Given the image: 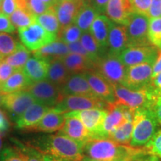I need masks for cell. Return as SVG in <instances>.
<instances>
[{
	"label": "cell",
	"mask_w": 161,
	"mask_h": 161,
	"mask_svg": "<svg viewBox=\"0 0 161 161\" xmlns=\"http://www.w3.org/2000/svg\"><path fill=\"white\" fill-rule=\"evenodd\" d=\"M84 158L91 161H132L136 156L148 152L118 143L107 138H91L84 145Z\"/></svg>",
	"instance_id": "obj_1"
},
{
	"label": "cell",
	"mask_w": 161,
	"mask_h": 161,
	"mask_svg": "<svg viewBox=\"0 0 161 161\" xmlns=\"http://www.w3.org/2000/svg\"><path fill=\"white\" fill-rule=\"evenodd\" d=\"M41 154L73 161H83L84 144L61 133L44 136L32 146Z\"/></svg>",
	"instance_id": "obj_2"
},
{
	"label": "cell",
	"mask_w": 161,
	"mask_h": 161,
	"mask_svg": "<svg viewBox=\"0 0 161 161\" xmlns=\"http://www.w3.org/2000/svg\"><path fill=\"white\" fill-rule=\"evenodd\" d=\"M116 102L133 110H152L158 92L152 84L143 90H131L121 84L113 85Z\"/></svg>",
	"instance_id": "obj_3"
},
{
	"label": "cell",
	"mask_w": 161,
	"mask_h": 161,
	"mask_svg": "<svg viewBox=\"0 0 161 161\" xmlns=\"http://www.w3.org/2000/svg\"><path fill=\"white\" fill-rule=\"evenodd\" d=\"M159 125L152 110H136L130 146L137 148L146 146L158 131Z\"/></svg>",
	"instance_id": "obj_4"
},
{
	"label": "cell",
	"mask_w": 161,
	"mask_h": 161,
	"mask_svg": "<svg viewBox=\"0 0 161 161\" xmlns=\"http://www.w3.org/2000/svg\"><path fill=\"white\" fill-rule=\"evenodd\" d=\"M93 69L112 85L124 84L127 67L116 56L107 53L94 63Z\"/></svg>",
	"instance_id": "obj_5"
},
{
	"label": "cell",
	"mask_w": 161,
	"mask_h": 161,
	"mask_svg": "<svg viewBox=\"0 0 161 161\" xmlns=\"http://www.w3.org/2000/svg\"><path fill=\"white\" fill-rule=\"evenodd\" d=\"M18 31L22 43L31 51H35L49 45L58 38L57 35L47 31L37 23L18 29Z\"/></svg>",
	"instance_id": "obj_6"
},
{
	"label": "cell",
	"mask_w": 161,
	"mask_h": 161,
	"mask_svg": "<svg viewBox=\"0 0 161 161\" xmlns=\"http://www.w3.org/2000/svg\"><path fill=\"white\" fill-rule=\"evenodd\" d=\"M100 138H107L128 121H134L135 110L118 102L109 104Z\"/></svg>",
	"instance_id": "obj_7"
},
{
	"label": "cell",
	"mask_w": 161,
	"mask_h": 161,
	"mask_svg": "<svg viewBox=\"0 0 161 161\" xmlns=\"http://www.w3.org/2000/svg\"><path fill=\"white\" fill-rule=\"evenodd\" d=\"M35 98L36 102L45 104L53 108L62 97L59 86L55 85L48 80H40L29 84L25 88Z\"/></svg>",
	"instance_id": "obj_8"
},
{
	"label": "cell",
	"mask_w": 161,
	"mask_h": 161,
	"mask_svg": "<svg viewBox=\"0 0 161 161\" xmlns=\"http://www.w3.org/2000/svg\"><path fill=\"white\" fill-rule=\"evenodd\" d=\"M108 110L92 108L68 112L66 117H75L79 119L90 132L91 138H100Z\"/></svg>",
	"instance_id": "obj_9"
},
{
	"label": "cell",
	"mask_w": 161,
	"mask_h": 161,
	"mask_svg": "<svg viewBox=\"0 0 161 161\" xmlns=\"http://www.w3.org/2000/svg\"><path fill=\"white\" fill-rule=\"evenodd\" d=\"M109 104L97 98L81 96H62L54 109L60 113H66L92 108L108 110Z\"/></svg>",
	"instance_id": "obj_10"
},
{
	"label": "cell",
	"mask_w": 161,
	"mask_h": 161,
	"mask_svg": "<svg viewBox=\"0 0 161 161\" xmlns=\"http://www.w3.org/2000/svg\"><path fill=\"white\" fill-rule=\"evenodd\" d=\"M149 17L133 13L126 25L128 46H142L151 45L148 38Z\"/></svg>",
	"instance_id": "obj_11"
},
{
	"label": "cell",
	"mask_w": 161,
	"mask_h": 161,
	"mask_svg": "<svg viewBox=\"0 0 161 161\" xmlns=\"http://www.w3.org/2000/svg\"><path fill=\"white\" fill-rule=\"evenodd\" d=\"M36 101L29 92L25 90L3 94L0 104L7 110L14 120H17Z\"/></svg>",
	"instance_id": "obj_12"
},
{
	"label": "cell",
	"mask_w": 161,
	"mask_h": 161,
	"mask_svg": "<svg viewBox=\"0 0 161 161\" xmlns=\"http://www.w3.org/2000/svg\"><path fill=\"white\" fill-rule=\"evenodd\" d=\"M154 63H143L127 67L123 86L131 90H143L152 84Z\"/></svg>",
	"instance_id": "obj_13"
},
{
	"label": "cell",
	"mask_w": 161,
	"mask_h": 161,
	"mask_svg": "<svg viewBox=\"0 0 161 161\" xmlns=\"http://www.w3.org/2000/svg\"><path fill=\"white\" fill-rule=\"evenodd\" d=\"M159 50L152 45L128 46L119 55V59L126 67L143 63H154Z\"/></svg>",
	"instance_id": "obj_14"
},
{
	"label": "cell",
	"mask_w": 161,
	"mask_h": 161,
	"mask_svg": "<svg viewBox=\"0 0 161 161\" xmlns=\"http://www.w3.org/2000/svg\"><path fill=\"white\" fill-rule=\"evenodd\" d=\"M84 74L96 98L108 104L116 102L114 86L105 78L94 69Z\"/></svg>",
	"instance_id": "obj_15"
},
{
	"label": "cell",
	"mask_w": 161,
	"mask_h": 161,
	"mask_svg": "<svg viewBox=\"0 0 161 161\" xmlns=\"http://www.w3.org/2000/svg\"><path fill=\"white\" fill-rule=\"evenodd\" d=\"M60 89L64 96H81L96 98L84 73L71 75Z\"/></svg>",
	"instance_id": "obj_16"
},
{
	"label": "cell",
	"mask_w": 161,
	"mask_h": 161,
	"mask_svg": "<svg viewBox=\"0 0 161 161\" xmlns=\"http://www.w3.org/2000/svg\"><path fill=\"white\" fill-rule=\"evenodd\" d=\"M133 13L130 0H110L105 14L113 23L126 26Z\"/></svg>",
	"instance_id": "obj_17"
},
{
	"label": "cell",
	"mask_w": 161,
	"mask_h": 161,
	"mask_svg": "<svg viewBox=\"0 0 161 161\" xmlns=\"http://www.w3.org/2000/svg\"><path fill=\"white\" fill-rule=\"evenodd\" d=\"M127 47L128 38L126 26L114 23L111 21L108 39V53L119 57Z\"/></svg>",
	"instance_id": "obj_18"
},
{
	"label": "cell",
	"mask_w": 161,
	"mask_h": 161,
	"mask_svg": "<svg viewBox=\"0 0 161 161\" xmlns=\"http://www.w3.org/2000/svg\"><path fill=\"white\" fill-rule=\"evenodd\" d=\"M85 3L82 0H65L54 6L60 23V29L74 23L78 12Z\"/></svg>",
	"instance_id": "obj_19"
},
{
	"label": "cell",
	"mask_w": 161,
	"mask_h": 161,
	"mask_svg": "<svg viewBox=\"0 0 161 161\" xmlns=\"http://www.w3.org/2000/svg\"><path fill=\"white\" fill-rule=\"evenodd\" d=\"M66 121L65 114L60 113L54 108H51L38 123L32 127L29 130L53 133L60 130Z\"/></svg>",
	"instance_id": "obj_20"
},
{
	"label": "cell",
	"mask_w": 161,
	"mask_h": 161,
	"mask_svg": "<svg viewBox=\"0 0 161 161\" xmlns=\"http://www.w3.org/2000/svg\"><path fill=\"white\" fill-rule=\"evenodd\" d=\"M51 108L45 104L35 102L17 120V127L22 129H31Z\"/></svg>",
	"instance_id": "obj_21"
},
{
	"label": "cell",
	"mask_w": 161,
	"mask_h": 161,
	"mask_svg": "<svg viewBox=\"0 0 161 161\" xmlns=\"http://www.w3.org/2000/svg\"><path fill=\"white\" fill-rule=\"evenodd\" d=\"M70 53L68 45L60 40H56L53 43L33 51L36 58L46 60L50 64L56 60H62Z\"/></svg>",
	"instance_id": "obj_22"
},
{
	"label": "cell",
	"mask_w": 161,
	"mask_h": 161,
	"mask_svg": "<svg viewBox=\"0 0 161 161\" xmlns=\"http://www.w3.org/2000/svg\"><path fill=\"white\" fill-rule=\"evenodd\" d=\"M60 133L81 144L91 139V135L80 121L75 117H66L65 123Z\"/></svg>",
	"instance_id": "obj_23"
},
{
	"label": "cell",
	"mask_w": 161,
	"mask_h": 161,
	"mask_svg": "<svg viewBox=\"0 0 161 161\" xmlns=\"http://www.w3.org/2000/svg\"><path fill=\"white\" fill-rule=\"evenodd\" d=\"M49 63L38 58H31L28 60L23 68L24 74L31 83L45 80L49 71Z\"/></svg>",
	"instance_id": "obj_24"
},
{
	"label": "cell",
	"mask_w": 161,
	"mask_h": 161,
	"mask_svg": "<svg viewBox=\"0 0 161 161\" xmlns=\"http://www.w3.org/2000/svg\"><path fill=\"white\" fill-rule=\"evenodd\" d=\"M111 20L104 14H99L92 22L90 32L102 49L108 52V39Z\"/></svg>",
	"instance_id": "obj_25"
},
{
	"label": "cell",
	"mask_w": 161,
	"mask_h": 161,
	"mask_svg": "<svg viewBox=\"0 0 161 161\" xmlns=\"http://www.w3.org/2000/svg\"><path fill=\"white\" fill-rule=\"evenodd\" d=\"M61 60L71 75L85 73L94 69V63L91 60L78 54L69 53Z\"/></svg>",
	"instance_id": "obj_26"
},
{
	"label": "cell",
	"mask_w": 161,
	"mask_h": 161,
	"mask_svg": "<svg viewBox=\"0 0 161 161\" xmlns=\"http://www.w3.org/2000/svg\"><path fill=\"white\" fill-rule=\"evenodd\" d=\"M30 84L23 69H17L5 81L0 84V93L3 95L24 90Z\"/></svg>",
	"instance_id": "obj_27"
},
{
	"label": "cell",
	"mask_w": 161,
	"mask_h": 161,
	"mask_svg": "<svg viewBox=\"0 0 161 161\" xmlns=\"http://www.w3.org/2000/svg\"><path fill=\"white\" fill-rule=\"evenodd\" d=\"M71 74L66 69L61 60H56L49 64V71L47 74V80L55 85L61 87Z\"/></svg>",
	"instance_id": "obj_28"
},
{
	"label": "cell",
	"mask_w": 161,
	"mask_h": 161,
	"mask_svg": "<svg viewBox=\"0 0 161 161\" xmlns=\"http://www.w3.org/2000/svg\"><path fill=\"white\" fill-rule=\"evenodd\" d=\"M99 14L88 3L84 4L76 16L74 24H75L82 32L89 31L92 22Z\"/></svg>",
	"instance_id": "obj_29"
},
{
	"label": "cell",
	"mask_w": 161,
	"mask_h": 161,
	"mask_svg": "<svg viewBox=\"0 0 161 161\" xmlns=\"http://www.w3.org/2000/svg\"><path fill=\"white\" fill-rule=\"evenodd\" d=\"M79 41L84 49L89 54L90 59L93 63L108 53V52L104 51L100 47L90 31L82 32Z\"/></svg>",
	"instance_id": "obj_30"
},
{
	"label": "cell",
	"mask_w": 161,
	"mask_h": 161,
	"mask_svg": "<svg viewBox=\"0 0 161 161\" xmlns=\"http://www.w3.org/2000/svg\"><path fill=\"white\" fill-rule=\"evenodd\" d=\"M36 22L47 31L58 36L60 31V23L54 6L45 13L37 16Z\"/></svg>",
	"instance_id": "obj_31"
},
{
	"label": "cell",
	"mask_w": 161,
	"mask_h": 161,
	"mask_svg": "<svg viewBox=\"0 0 161 161\" xmlns=\"http://www.w3.org/2000/svg\"><path fill=\"white\" fill-rule=\"evenodd\" d=\"M29 50L23 44L19 43L17 49L11 55L7 56L4 60L15 69H23L26 62L29 59Z\"/></svg>",
	"instance_id": "obj_32"
},
{
	"label": "cell",
	"mask_w": 161,
	"mask_h": 161,
	"mask_svg": "<svg viewBox=\"0 0 161 161\" xmlns=\"http://www.w3.org/2000/svg\"><path fill=\"white\" fill-rule=\"evenodd\" d=\"M134 130V121H128L110 134L108 139H110L118 143L129 144Z\"/></svg>",
	"instance_id": "obj_33"
},
{
	"label": "cell",
	"mask_w": 161,
	"mask_h": 161,
	"mask_svg": "<svg viewBox=\"0 0 161 161\" xmlns=\"http://www.w3.org/2000/svg\"><path fill=\"white\" fill-rule=\"evenodd\" d=\"M9 17L13 25L17 29L27 27V26L37 23L36 16L21 8H16Z\"/></svg>",
	"instance_id": "obj_34"
},
{
	"label": "cell",
	"mask_w": 161,
	"mask_h": 161,
	"mask_svg": "<svg viewBox=\"0 0 161 161\" xmlns=\"http://www.w3.org/2000/svg\"><path fill=\"white\" fill-rule=\"evenodd\" d=\"M148 38L151 45L161 51V17L150 18Z\"/></svg>",
	"instance_id": "obj_35"
},
{
	"label": "cell",
	"mask_w": 161,
	"mask_h": 161,
	"mask_svg": "<svg viewBox=\"0 0 161 161\" xmlns=\"http://www.w3.org/2000/svg\"><path fill=\"white\" fill-rule=\"evenodd\" d=\"M81 34L82 31H80L79 28L75 24L72 23L65 28L60 29L58 34V37L64 43L69 44L78 41Z\"/></svg>",
	"instance_id": "obj_36"
},
{
	"label": "cell",
	"mask_w": 161,
	"mask_h": 161,
	"mask_svg": "<svg viewBox=\"0 0 161 161\" xmlns=\"http://www.w3.org/2000/svg\"><path fill=\"white\" fill-rule=\"evenodd\" d=\"M18 43L12 36L0 33V54L4 57L11 55L17 49Z\"/></svg>",
	"instance_id": "obj_37"
},
{
	"label": "cell",
	"mask_w": 161,
	"mask_h": 161,
	"mask_svg": "<svg viewBox=\"0 0 161 161\" xmlns=\"http://www.w3.org/2000/svg\"><path fill=\"white\" fill-rule=\"evenodd\" d=\"M25 2L26 11L36 17L45 13L51 8L41 0H25Z\"/></svg>",
	"instance_id": "obj_38"
},
{
	"label": "cell",
	"mask_w": 161,
	"mask_h": 161,
	"mask_svg": "<svg viewBox=\"0 0 161 161\" xmlns=\"http://www.w3.org/2000/svg\"><path fill=\"white\" fill-rule=\"evenodd\" d=\"M0 161H26L21 150L8 148L3 150L0 154Z\"/></svg>",
	"instance_id": "obj_39"
},
{
	"label": "cell",
	"mask_w": 161,
	"mask_h": 161,
	"mask_svg": "<svg viewBox=\"0 0 161 161\" xmlns=\"http://www.w3.org/2000/svg\"><path fill=\"white\" fill-rule=\"evenodd\" d=\"M130 2L134 13L148 17V11L152 4V0H130Z\"/></svg>",
	"instance_id": "obj_40"
},
{
	"label": "cell",
	"mask_w": 161,
	"mask_h": 161,
	"mask_svg": "<svg viewBox=\"0 0 161 161\" xmlns=\"http://www.w3.org/2000/svg\"><path fill=\"white\" fill-rule=\"evenodd\" d=\"M146 148L150 153L161 159V130L156 133Z\"/></svg>",
	"instance_id": "obj_41"
},
{
	"label": "cell",
	"mask_w": 161,
	"mask_h": 161,
	"mask_svg": "<svg viewBox=\"0 0 161 161\" xmlns=\"http://www.w3.org/2000/svg\"><path fill=\"white\" fill-rule=\"evenodd\" d=\"M23 152L26 161H44L43 154L33 147L20 149Z\"/></svg>",
	"instance_id": "obj_42"
},
{
	"label": "cell",
	"mask_w": 161,
	"mask_h": 161,
	"mask_svg": "<svg viewBox=\"0 0 161 161\" xmlns=\"http://www.w3.org/2000/svg\"><path fill=\"white\" fill-rule=\"evenodd\" d=\"M16 70L9 64H8L5 60L0 61V84L3 83Z\"/></svg>",
	"instance_id": "obj_43"
},
{
	"label": "cell",
	"mask_w": 161,
	"mask_h": 161,
	"mask_svg": "<svg viewBox=\"0 0 161 161\" xmlns=\"http://www.w3.org/2000/svg\"><path fill=\"white\" fill-rule=\"evenodd\" d=\"M1 13L10 17L17 8L16 0H1Z\"/></svg>",
	"instance_id": "obj_44"
},
{
	"label": "cell",
	"mask_w": 161,
	"mask_h": 161,
	"mask_svg": "<svg viewBox=\"0 0 161 161\" xmlns=\"http://www.w3.org/2000/svg\"><path fill=\"white\" fill-rule=\"evenodd\" d=\"M16 30V28L11 23L9 17L1 14H0V31L13 33Z\"/></svg>",
	"instance_id": "obj_45"
},
{
	"label": "cell",
	"mask_w": 161,
	"mask_h": 161,
	"mask_svg": "<svg viewBox=\"0 0 161 161\" xmlns=\"http://www.w3.org/2000/svg\"><path fill=\"white\" fill-rule=\"evenodd\" d=\"M67 45H68V47H69L70 53L78 54V55L84 56V57L90 59L89 54H88L87 52L84 49V48L83 47V46L81 45V43H80L79 40H78V41L74 42V43H69L67 44Z\"/></svg>",
	"instance_id": "obj_46"
},
{
	"label": "cell",
	"mask_w": 161,
	"mask_h": 161,
	"mask_svg": "<svg viewBox=\"0 0 161 161\" xmlns=\"http://www.w3.org/2000/svg\"><path fill=\"white\" fill-rule=\"evenodd\" d=\"M148 17H161V0H152V4L148 11Z\"/></svg>",
	"instance_id": "obj_47"
},
{
	"label": "cell",
	"mask_w": 161,
	"mask_h": 161,
	"mask_svg": "<svg viewBox=\"0 0 161 161\" xmlns=\"http://www.w3.org/2000/svg\"><path fill=\"white\" fill-rule=\"evenodd\" d=\"M110 0H88V3L96 10L99 14H105L106 7Z\"/></svg>",
	"instance_id": "obj_48"
},
{
	"label": "cell",
	"mask_w": 161,
	"mask_h": 161,
	"mask_svg": "<svg viewBox=\"0 0 161 161\" xmlns=\"http://www.w3.org/2000/svg\"><path fill=\"white\" fill-rule=\"evenodd\" d=\"M152 110L155 114L158 122L161 125V92L158 94L155 102H154V106L152 108Z\"/></svg>",
	"instance_id": "obj_49"
},
{
	"label": "cell",
	"mask_w": 161,
	"mask_h": 161,
	"mask_svg": "<svg viewBox=\"0 0 161 161\" xmlns=\"http://www.w3.org/2000/svg\"><path fill=\"white\" fill-rule=\"evenodd\" d=\"M158 159V157L154 155L149 152H147L136 156L132 161H157Z\"/></svg>",
	"instance_id": "obj_50"
},
{
	"label": "cell",
	"mask_w": 161,
	"mask_h": 161,
	"mask_svg": "<svg viewBox=\"0 0 161 161\" xmlns=\"http://www.w3.org/2000/svg\"><path fill=\"white\" fill-rule=\"evenodd\" d=\"M10 127L9 121L5 115L3 110L0 109V130L1 132H5Z\"/></svg>",
	"instance_id": "obj_51"
},
{
	"label": "cell",
	"mask_w": 161,
	"mask_h": 161,
	"mask_svg": "<svg viewBox=\"0 0 161 161\" xmlns=\"http://www.w3.org/2000/svg\"><path fill=\"white\" fill-rule=\"evenodd\" d=\"M160 72H161V51L160 53L158 54V58H157L154 64V66H153L152 78L155 77L157 75H158Z\"/></svg>",
	"instance_id": "obj_52"
},
{
	"label": "cell",
	"mask_w": 161,
	"mask_h": 161,
	"mask_svg": "<svg viewBox=\"0 0 161 161\" xmlns=\"http://www.w3.org/2000/svg\"><path fill=\"white\" fill-rule=\"evenodd\" d=\"M152 85L158 93L161 92V72L152 78Z\"/></svg>",
	"instance_id": "obj_53"
},
{
	"label": "cell",
	"mask_w": 161,
	"mask_h": 161,
	"mask_svg": "<svg viewBox=\"0 0 161 161\" xmlns=\"http://www.w3.org/2000/svg\"><path fill=\"white\" fill-rule=\"evenodd\" d=\"M43 154L44 161H73V160H65V159L62 158H55V157H52L48 154Z\"/></svg>",
	"instance_id": "obj_54"
},
{
	"label": "cell",
	"mask_w": 161,
	"mask_h": 161,
	"mask_svg": "<svg viewBox=\"0 0 161 161\" xmlns=\"http://www.w3.org/2000/svg\"><path fill=\"white\" fill-rule=\"evenodd\" d=\"M42 2L45 3L47 5H49L51 7H53V6H55L58 4L57 0H41Z\"/></svg>",
	"instance_id": "obj_55"
},
{
	"label": "cell",
	"mask_w": 161,
	"mask_h": 161,
	"mask_svg": "<svg viewBox=\"0 0 161 161\" xmlns=\"http://www.w3.org/2000/svg\"><path fill=\"white\" fill-rule=\"evenodd\" d=\"M2 148H3V137H2V132L0 130V154L2 153Z\"/></svg>",
	"instance_id": "obj_56"
},
{
	"label": "cell",
	"mask_w": 161,
	"mask_h": 161,
	"mask_svg": "<svg viewBox=\"0 0 161 161\" xmlns=\"http://www.w3.org/2000/svg\"><path fill=\"white\" fill-rule=\"evenodd\" d=\"M3 56L1 55V54H0V61H1V60H3Z\"/></svg>",
	"instance_id": "obj_57"
},
{
	"label": "cell",
	"mask_w": 161,
	"mask_h": 161,
	"mask_svg": "<svg viewBox=\"0 0 161 161\" xmlns=\"http://www.w3.org/2000/svg\"><path fill=\"white\" fill-rule=\"evenodd\" d=\"M83 161H91V160H90L89 159H87V158H84V160H83Z\"/></svg>",
	"instance_id": "obj_58"
},
{
	"label": "cell",
	"mask_w": 161,
	"mask_h": 161,
	"mask_svg": "<svg viewBox=\"0 0 161 161\" xmlns=\"http://www.w3.org/2000/svg\"><path fill=\"white\" fill-rule=\"evenodd\" d=\"M57 1H58V3H60V2L65 1V0H57Z\"/></svg>",
	"instance_id": "obj_59"
},
{
	"label": "cell",
	"mask_w": 161,
	"mask_h": 161,
	"mask_svg": "<svg viewBox=\"0 0 161 161\" xmlns=\"http://www.w3.org/2000/svg\"><path fill=\"white\" fill-rule=\"evenodd\" d=\"M157 161H161V160H160V159L158 158V160H157Z\"/></svg>",
	"instance_id": "obj_60"
},
{
	"label": "cell",
	"mask_w": 161,
	"mask_h": 161,
	"mask_svg": "<svg viewBox=\"0 0 161 161\" xmlns=\"http://www.w3.org/2000/svg\"><path fill=\"white\" fill-rule=\"evenodd\" d=\"M1 2V1H0ZM0 13H1V5H0Z\"/></svg>",
	"instance_id": "obj_61"
},
{
	"label": "cell",
	"mask_w": 161,
	"mask_h": 161,
	"mask_svg": "<svg viewBox=\"0 0 161 161\" xmlns=\"http://www.w3.org/2000/svg\"><path fill=\"white\" fill-rule=\"evenodd\" d=\"M82 1H84V2H87L88 0H82Z\"/></svg>",
	"instance_id": "obj_62"
},
{
	"label": "cell",
	"mask_w": 161,
	"mask_h": 161,
	"mask_svg": "<svg viewBox=\"0 0 161 161\" xmlns=\"http://www.w3.org/2000/svg\"><path fill=\"white\" fill-rule=\"evenodd\" d=\"M0 1H1V0H0Z\"/></svg>",
	"instance_id": "obj_63"
}]
</instances>
